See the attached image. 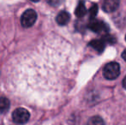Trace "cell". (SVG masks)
I'll list each match as a JSON object with an SVG mask.
<instances>
[{"instance_id": "cell-1", "label": "cell", "mask_w": 126, "mask_h": 125, "mask_svg": "<svg viewBox=\"0 0 126 125\" xmlns=\"http://www.w3.org/2000/svg\"><path fill=\"white\" fill-rule=\"evenodd\" d=\"M103 75L107 80H115L120 75V66L118 63L111 62L105 65Z\"/></svg>"}, {"instance_id": "cell-2", "label": "cell", "mask_w": 126, "mask_h": 125, "mask_svg": "<svg viewBox=\"0 0 126 125\" xmlns=\"http://www.w3.org/2000/svg\"><path fill=\"white\" fill-rule=\"evenodd\" d=\"M30 118V113L24 108H16L12 112V120L17 124H24Z\"/></svg>"}, {"instance_id": "cell-3", "label": "cell", "mask_w": 126, "mask_h": 125, "mask_svg": "<svg viewBox=\"0 0 126 125\" xmlns=\"http://www.w3.org/2000/svg\"><path fill=\"white\" fill-rule=\"evenodd\" d=\"M37 20V14L32 9H28L21 16V24L24 28H30L35 23Z\"/></svg>"}, {"instance_id": "cell-4", "label": "cell", "mask_w": 126, "mask_h": 125, "mask_svg": "<svg viewBox=\"0 0 126 125\" xmlns=\"http://www.w3.org/2000/svg\"><path fill=\"white\" fill-rule=\"evenodd\" d=\"M88 28L94 33H101V32H107L108 27L105 22L99 20H91L88 24Z\"/></svg>"}, {"instance_id": "cell-5", "label": "cell", "mask_w": 126, "mask_h": 125, "mask_svg": "<svg viewBox=\"0 0 126 125\" xmlns=\"http://www.w3.org/2000/svg\"><path fill=\"white\" fill-rule=\"evenodd\" d=\"M118 5H119V2L116 1V0H106L103 3L102 8L106 12H113L118 9Z\"/></svg>"}, {"instance_id": "cell-6", "label": "cell", "mask_w": 126, "mask_h": 125, "mask_svg": "<svg viewBox=\"0 0 126 125\" xmlns=\"http://www.w3.org/2000/svg\"><path fill=\"white\" fill-rule=\"evenodd\" d=\"M70 20V15L67 11H61L58 13V15L56 17V21L59 25L63 26L66 25Z\"/></svg>"}, {"instance_id": "cell-7", "label": "cell", "mask_w": 126, "mask_h": 125, "mask_svg": "<svg viewBox=\"0 0 126 125\" xmlns=\"http://www.w3.org/2000/svg\"><path fill=\"white\" fill-rule=\"evenodd\" d=\"M88 45L91 47H93L96 52L101 53V52H103V51H104L105 45H106V44H105V42L103 41L102 40H93L92 41L89 42Z\"/></svg>"}, {"instance_id": "cell-8", "label": "cell", "mask_w": 126, "mask_h": 125, "mask_svg": "<svg viewBox=\"0 0 126 125\" xmlns=\"http://www.w3.org/2000/svg\"><path fill=\"white\" fill-rule=\"evenodd\" d=\"M10 106V102L5 97H0V113L7 111Z\"/></svg>"}, {"instance_id": "cell-9", "label": "cell", "mask_w": 126, "mask_h": 125, "mask_svg": "<svg viewBox=\"0 0 126 125\" xmlns=\"http://www.w3.org/2000/svg\"><path fill=\"white\" fill-rule=\"evenodd\" d=\"M86 13H87V9H86V7H85L84 3L80 2V3H78L77 7H76V10H75L76 15L77 17H79V18H81V17L84 16V15H86Z\"/></svg>"}, {"instance_id": "cell-10", "label": "cell", "mask_w": 126, "mask_h": 125, "mask_svg": "<svg viewBox=\"0 0 126 125\" xmlns=\"http://www.w3.org/2000/svg\"><path fill=\"white\" fill-rule=\"evenodd\" d=\"M87 125H105V123L100 117L94 116V117L89 118V120L87 123Z\"/></svg>"}, {"instance_id": "cell-11", "label": "cell", "mask_w": 126, "mask_h": 125, "mask_svg": "<svg viewBox=\"0 0 126 125\" xmlns=\"http://www.w3.org/2000/svg\"><path fill=\"white\" fill-rule=\"evenodd\" d=\"M97 13H98V6H97L95 3H94L92 5V7H90L89 9V15H90V18L94 19L95 16H96Z\"/></svg>"}, {"instance_id": "cell-12", "label": "cell", "mask_w": 126, "mask_h": 125, "mask_svg": "<svg viewBox=\"0 0 126 125\" xmlns=\"http://www.w3.org/2000/svg\"><path fill=\"white\" fill-rule=\"evenodd\" d=\"M102 40L105 42V44L106 43H115V41H116V40H115L114 37L112 36H110V35H105L104 37L102 38Z\"/></svg>"}, {"instance_id": "cell-13", "label": "cell", "mask_w": 126, "mask_h": 125, "mask_svg": "<svg viewBox=\"0 0 126 125\" xmlns=\"http://www.w3.org/2000/svg\"><path fill=\"white\" fill-rule=\"evenodd\" d=\"M122 57H123L124 60L126 61V49L123 52V53H122Z\"/></svg>"}, {"instance_id": "cell-14", "label": "cell", "mask_w": 126, "mask_h": 125, "mask_svg": "<svg viewBox=\"0 0 126 125\" xmlns=\"http://www.w3.org/2000/svg\"><path fill=\"white\" fill-rule=\"evenodd\" d=\"M123 87L126 89V76L124 78V80H123Z\"/></svg>"}, {"instance_id": "cell-15", "label": "cell", "mask_w": 126, "mask_h": 125, "mask_svg": "<svg viewBox=\"0 0 126 125\" xmlns=\"http://www.w3.org/2000/svg\"><path fill=\"white\" fill-rule=\"evenodd\" d=\"M125 40H126V36H125Z\"/></svg>"}]
</instances>
